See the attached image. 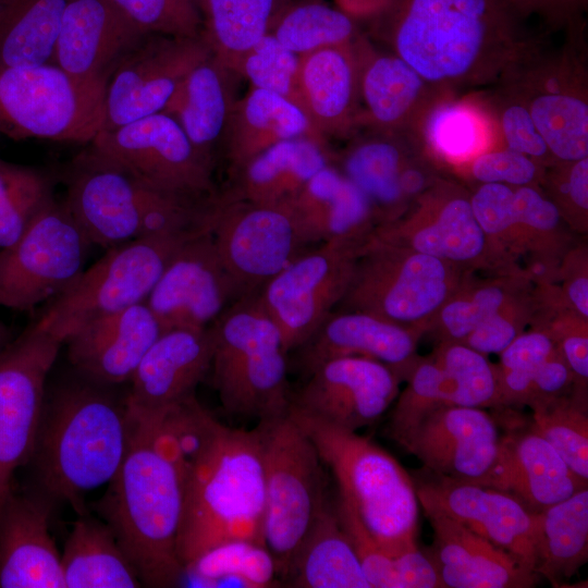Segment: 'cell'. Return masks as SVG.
I'll return each mask as SVG.
<instances>
[{"label":"cell","mask_w":588,"mask_h":588,"mask_svg":"<svg viewBox=\"0 0 588 588\" xmlns=\"http://www.w3.org/2000/svg\"><path fill=\"white\" fill-rule=\"evenodd\" d=\"M52 499L11 493L0 511V588H65L50 532Z\"/></svg>","instance_id":"f546056e"},{"label":"cell","mask_w":588,"mask_h":588,"mask_svg":"<svg viewBox=\"0 0 588 588\" xmlns=\"http://www.w3.org/2000/svg\"><path fill=\"white\" fill-rule=\"evenodd\" d=\"M143 33L198 37L203 17L191 0H111Z\"/></svg>","instance_id":"11a10c76"},{"label":"cell","mask_w":588,"mask_h":588,"mask_svg":"<svg viewBox=\"0 0 588 588\" xmlns=\"http://www.w3.org/2000/svg\"><path fill=\"white\" fill-rule=\"evenodd\" d=\"M93 243L64 201L51 199L25 232L0 250V306L29 311L83 272Z\"/></svg>","instance_id":"4fadbf2b"},{"label":"cell","mask_w":588,"mask_h":588,"mask_svg":"<svg viewBox=\"0 0 588 588\" xmlns=\"http://www.w3.org/2000/svg\"><path fill=\"white\" fill-rule=\"evenodd\" d=\"M501 438L483 408L450 405L425 414L396 442L433 474L486 486Z\"/></svg>","instance_id":"603a6c76"},{"label":"cell","mask_w":588,"mask_h":588,"mask_svg":"<svg viewBox=\"0 0 588 588\" xmlns=\"http://www.w3.org/2000/svg\"><path fill=\"white\" fill-rule=\"evenodd\" d=\"M546 168L529 157L505 147L485 151L458 172L477 184L540 187Z\"/></svg>","instance_id":"6f0895ef"},{"label":"cell","mask_w":588,"mask_h":588,"mask_svg":"<svg viewBox=\"0 0 588 588\" xmlns=\"http://www.w3.org/2000/svg\"><path fill=\"white\" fill-rule=\"evenodd\" d=\"M199 10L201 0H191Z\"/></svg>","instance_id":"003e7915"},{"label":"cell","mask_w":588,"mask_h":588,"mask_svg":"<svg viewBox=\"0 0 588 588\" xmlns=\"http://www.w3.org/2000/svg\"><path fill=\"white\" fill-rule=\"evenodd\" d=\"M241 297L207 223L174 254L145 303L163 331L205 329Z\"/></svg>","instance_id":"44dd1931"},{"label":"cell","mask_w":588,"mask_h":588,"mask_svg":"<svg viewBox=\"0 0 588 588\" xmlns=\"http://www.w3.org/2000/svg\"><path fill=\"white\" fill-rule=\"evenodd\" d=\"M585 32L586 26L565 32L560 47L535 37L498 82L527 106L558 162L588 158Z\"/></svg>","instance_id":"ba28073f"},{"label":"cell","mask_w":588,"mask_h":588,"mask_svg":"<svg viewBox=\"0 0 588 588\" xmlns=\"http://www.w3.org/2000/svg\"><path fill=\"white\" fill-rule=\"evenodd\" d=\"M363 32L351 16L321 0H295L280 15L271 34L297 56L352 44Z\"/></svg>","instance_id":"c3c4849f"},{"label":"cell","mask_w":588,"mask_h":588,"mask_svg":"<svg viewBox=\"0 0 588 588\" xmlns=\"http://www.w3.org/2000/svg\"><path fill=\"white\" fill-rule=\"evenodd\" d=\"M283 584L298 588H371L328 500L295 553Z\"/></svg>","instance_id":"f35d334b"},{"label":"cell","mask_w":588,"mask_h":588,"mask_svg":"<svg viewBox=\"0 0 588 588\" xmlns=\"http://www.w3.org/2000/svg\"><path fill=\"white\" fill-rule=\"evenodd\" d=\"M213 354L211 328H174L163 331L148 348L125 399L128 419L158 421L172 407L195 395L210 371Z\"/></svg>","instance_id":"cb8c5ba5"},{"label":"cell","mask_w":588,"mask_h":588,"mask_svg":"<svg viewBox=\"0 0 588 588\" xmlns=\"http://www.w3.org/2000/svg\"><path fill=\"white\" fill-rule=\"evenodd\" d=\"M299 137L327 143L294 102L275 93L252 87L232 106L221 150L230 171L235 173L271 146Z\"/></svg>","instance_id":"d590c367"},{"label":"cell","mask_w":588,"mask_h":588,"mask_svg":"<svg viewBox=\"0 0 588 588\" xmlns=\"http://www.w3.org/2000/svg\"><path fill=\"white\" fill-rule=\"evenodd\" d=\"M107 86L50 63L0 66V133L13 139L91 143L102 127Z\"/></svg>","instance_id":"7c38bea8"},{"label":"cell","mask_w":588,"mask_h":588,"mask_svg":"<svg viewBox=\"0 0 588 588\" xmlns=\"http://www.w3.org/2000/svg\"><path fill=\"white\" fill-rule=\"evenodd\" d=\"M352 45L299 56L298 107L324 139L348 135L359 127L357 69Z\"/></svg>","instance_id":"d6a6232c"},{"label":"cell","mask_w":588,"mask_h":588,"mask_svg":"<svg viewBox=\"0 0 588 588\" xmlns=\"http://www.w3.org/2000/svg\"><path fill=\"white\" fill-rule=\"evenodd\" d=\"M487 487L507 492L531 512H540L586 488L541 436L529 428L501 438Z\"/></svg>","instance_id":"1f68e13d"},{"label":"cell","mask_w":588,"mask_h":588,"mask_svg":"<svg viewBox=\"0 0 588 588\" xmlns=\"http://www.w3.org/2000/svg\"><path fill=\"white\" fill-rule=\"evenodd\" d=\"M488 91L482 89L481 94L494 118L502 146L529 157L544 168L558 162L524 101L500 83L489 87Z\"/></svg>","instance_id":"816d5d0a"},{"label":"cell","mask_w":588,"mask_h":588,"mask_svg":"<svg viewBox=\"0 0 588 588\" xmlns=\"http://www.w3.org/2000/svg\"><path fill=\"white\" fill-rule=\"evenodd\" d=\"M162 332L147 304L139 303L81 326L65 340L68 356L87 380L120 384L130 381Z\"/></svg>","instance_id":"83f0119b"},{"label":"cell","mask_w":588,"mask_h":588,"mask_svg":"<svg viewBox=\"0 0 588 588\" xmlns=\"http://www.w3.org/2000/svg\"><path fill=\"white\" fill-rule=\"evenodd\" d=\"M69 0H0V66L50 63Z\"/></svg>","instance_id":"7bdbcfd3"},{"label":"cell","mask_w":588,"mask_h":588,"mask_svg":"<svg viewBox=\"0 0 588 588\" xmlns=\"http://www.w3.org/2000/svg\"><path fill=\"white\" fill-rule=\"evenodd\" d=\"M66 184L65 206L93 245L106 249L198 228L215 199L196 201L155 189L91 149L74 161Z\"/></svg>","instance_id":"8992f818"},{"label":"cell","mask_w":588,"mask_h":588,"mask_svg":"<svg viewBox=\"0 0 588 588\" xmlns=\"http://www.w3.org/2000/svg\"><path fill=\"white\" fill-rule=\"evenodd\" d=\"M233 75L211 54L187 73L162 110L215 166L236 100L232 90Z\"/></svg>","instance_id":"8d00e7d4"},{"label":"cell","mask_w":588,"mask_h":588,"mask_svg":"<svg viewBox=\"0 0 588 588\" xmlns=\"http://www.w3.org/2000/svg\"><path fill=\"white\" fill-rule=\"evenodd\" d=\"M572 383L573 373L556 346L535 370L525 405L566 394Z\"/></svg>","instance_id":"be15d7a7"},{"label":"cell","mask_w":588,"mask_h":588,"mask_svg":"<svg viewBox=\"0 0 588 588\" xmlns=\"http://www.w3.org/2000/svg\"><path fill=\"white\" fill-rule=\"evenodd\" d=\"M65 588H138V574L107 523L81 516L61 553Z\"/></svg>","instance_id":"ab89813d"},{"label":"cell","mask_w":588,"mask_h":588,"mask_svg":"<svg viewBox=\"0 0 588 588\" xmlns=\"http://www.w3.org/2000/svg\"><path fill=\"white\" fill-rule=\"evenodd\" d=\"M529 280L522 273L464 284L442 305L429 330L442 341L463 342L485 319L527 295Z\"/></svg>","instance_id":"f6af8a7d"},{"label":"cell","mask_w":588,"mask_h":588,"mask_svg":"<svg viewBox=\"0 0 588 588\" xmlns=\"http://www.w3.org/2000/svg\"><path fill=\"white\" fill-rule=\"evenodd\" d=\"M414 135L438 168L457 171L478 155L503 147L481 90L441 97Z\"/></svg>","instance_id":"e575fe53"},{"label":"cell","mask_w":588,"mask_h":588,"mask_svg":"<svg viewBox=\"0 0 588 588\" xmlns=\"http://www.w3.org/2000/svg\"><path fill=\"white\" fill-rule=\"evenodd\" d=\"M335 7L360 26L379 15L393 0H334Z\"/></svg>","instance_id":"e7e4bbea"},{"label":"cell","mask_w":588,"mask_h":588,"mask_svg":"<svg viewBox=\"0 0 588 588\" xmlns=\"http://www.w3.org/2000/svg\"><path fill=\"white\" fill-rule=\"evenodd\" d=\"M283 205L308 244L346 242L363 246L377 226L364 194L332 162Z\"/></svg>","instance_id":"836d02e7"},{"label":"cell","mask_w":588,"mask_h":588,"mask_svg":"<svg viewBox=\"0 0 588 588\" xmlns=\"http://www.w3.org/2000/svg\"><path fill=\"white\" fill-rule=\"evenodd\" d=\"M555 347L552 335L539 328L519 333L500 353L497 368L501 406L526 404L535 370Z\"/></svg>","instance_id":"db71d44e"},{"label":"cell","mask_w":588,"mask_h":588,"mask_svg":"<svg viewBox=\"0 0 588 588\" xmlns=\"http://www.w3.org/2000/svg\"><path fill=\"white\" fill-rule=\"evenodd\" d=\"M540 188L568 226L587 231L588 158L559 161L547 167Z\"/></svg>","instance_id":"9f6ffc18"},{"label":"cell","mask_w":588,"mask_h":588,"mask_svg":"<svg viewBox=\"0 0 588 588\" xmlns=\"http://www.w3.org/2000/svg\"><path fill=\"white\" fill-rule=\"evenodd\" d=\"M211 54L203 35H147L108 82L101 131L161 112L187 73Z\"/></svg>","instance_id":"ffe728a7"},{"label":"cell","mask_w":588,"mask_h":588,"mask_svg":"<svg viewBox=\"0 0 588 588\" xmlns=\"http://www.w3.org/2000/svg\"><path fill=\"white\" fill-rule=\"evenodd\" d=\"M327 143L308 137L280 142L266 149L235 173V198L283 205L323 167L331 163Z\"/></svg>","instance_id":"74e56055"},{"label":"cell","mask_w":588,"mask_h":588,"mask_svg":"<svg viewBox=\"0 0 588 588\" xmlns=\"http://www.w3.org/2000/svg\"><path fill=\"white\" fill-rule=\"evenodd\" d=\"M441 369V406H500L498 368L469 346L442 341L431 355Z\"/></svg>","instance_id":"7dc6e473"},{"label":"cell","mask_w":588,"mask_h":588,"mask_svg":"<svg viewBox=\"0 0 588 588\" xmlns=\"http://www.w3.org/2000/svg\"><path fill=\"white\" fill-rule=\"evenodd\" d=\"M536 574L560 587L588 559V489L540 512H534Z\"/></svg>","instance_id":"60d3db41"},{"label":"cell","mask_w":588,"mask_h":588,"mask_svg":"<svg viewBox=\"0 0 588 588\" xmlns=\"http://www.w3.org/2000/svg\"><path fill=\"white\" fill-rule=\"evenodd\" d=\"M586 249L575 248L565 254L559 272L563 286L560 298L564 306L587 320L588 318V273Z\"/></svg>","instance_id":"6125c7cd"},{"label":"cell","mask_w":588,"mask_h":588,"mask_svg":"<svg viewBox=\"0 0 588 588\" xmlns=\"http://www.w3.org/2000/svg\"><path fill=\"white\" fill-rule=\"evenodd\" d=\"M569 367L575 391L586 394L588 379V334L587 320L569 311L548 327H543Z\"/></svg>","instance_id":"91938a15"},{"label":"cell","mask_w":588,"mask_h":588,"mask_svg":"<svg viewBox=\"0 0 588 588\" xmlns=\"http://www.w3.org/2000/svg\"><path fill=\"white\" fill-rule=\"evenodd\" d=\"M417 332L377 316L356 311L331 313L298 348V367L307 377L321 363L359 356L383 363L402 379L417 359Z\"/></svg>","instance_id":"4dcf8cb0"},{"label":"cell","mask_w":588,"mask_h":588,"mask_svg":"<svg viewBox=\"0 0 588 588\" xmlns=\"http://www.w3.org/2000/svg\"><path fill=\"white\" fill-rule=\"evenodd\" d=\"M146 36L111 0H69L50 64L78 79L108 84Z\"/></svg>","instance_id":"4316f807"},{"label":"cell","mask_w":588,"mask_h":588,"mask_svg":"<svg viewBox=\"0 0 588 588\" xmlns=\"http://www.w3.org/2000/svg\"><path fill=\"white\" fill-rule=\"evenodd\" d=\"M428 473L415 483L419 504L436 507L536 574L534 512L507 492Z\"/></svg>","instance_id":"d4e9b609"},{"label":"cell","mask_w":588,"mask_h":588,"mask_svg":"<svg viewBox=\"0 0 588 588\" xmlns=\"http://www.w3.org/2000/svg\"><path fill=\"white\" fill-rule=\"evenodd\" d=\"M206 225L107 248L37 320L64 343L84 323L146 302L174 254Z\"/></svg>","instance_id":"8fae6325"},{"label":"cell","mask_w":588,"mask_h":588,"mask_svg":"<svg viewBox=\"0 0 588 588\" xmlns=\"http://www.w3.org/2000/svg\"><path fill=\"white\" fill-rule=\"evenodd\" d=\"M338 162L336 168L368 200L377 226L400 218L441 175L412 133L368 128L351 142Z\"/></svg>","instance_id":"d6986e66"},{"label":"cell","mask_w":588,"mask_h":588,"mask_svg":"<svg viewBox=\"0 0 588 588\" xmlns=\"http://www.w3.org/2000/svg\"><path fill=\"white\" fill-rule=\"evenodd\" d=\"M90 144L94 152L155 189L196 201L218 196L213 182L216 166L162 111L102 130Z\"/></svg>","instance_id":"5bb4252c"},{"label":"cell","mask_w":588,"mask_h":588,"mask_svg":"<svg viewBox=\"0 0 588 588\" xmlns=\"http://www.w3.org/2000/svg\"><path fill=\"white\" fill-rule=\"evenodd\" d=\"M12 340L10 328L0 320V351Z\"/></svg>","instance_id":"03108f58"},{"label":"cell","mask_w":588,"mask_h":588,"mask_svg":"<svg viewBox=\"0 0 588 588\" xmlns=\"http://www.w3.org/2000/svg\"><path fill=\"white\" fill-rule=\"evenodd\" d=\"M525 21L537 17L548 30L567 32L586 25L588 0H509Z\"/></svg>","instance_id":"94428289"},{"label":"cell","mask_w":588,"mask_h":588,"mask_svg":"<svg viewBox=\"0 0 588 588\" xmlns=\"http://www.w3.org/2000/svg\"><path fill=\"white\" fill-rule=\"evenodd\" d=\"M218 255L243 296L262 286L308 244L286 205L218 195L208 212Z\"/></svg>","instance_id":"2e32d148"},{"label":"cell","mask_w":588,"mask_h":588,"mask_svg":"<svg viewBox=\"0 0 588 588\" xmlns=\"http://www.w3.org/2000/svg\"><path fill=\"white\" fill-rule=\"evenodd\" d=\"M335 511L371 588L439 587L431 562L419 549L394 556L375 541L355 512L340 498Z\"/></svg>","instance_id":"ee69618b"},{"label":"cell","mask_w":588,"mask_h":588,"mask_svg":"<svg viewBox=\"0 0 588 588\" xmlns=\"http://www.w3.org/2000/svg\"><path fill=\"white\" fill-rule=\"evenodd\" d=\"M532 298L527 294L481 321L461 342L483 354H500L519 333L534 311Z\"/></svg>","instance_id":"680465c9"},{"label":"cell","mask_w":588,"mask_h":588,"mask_svg":"<svg viewBox=\"0 0 588 588\" xmlns=\"http://www.w3.org/2000/svg\"><path fill=\"white\" fill-rule=\"evenodd\" d=\"M433 531L427 558L444 588H530L538 575L463 524L420 504Z\"/></svg>","instance_id":"f1b7e54d"},{"label":"cell","mask_w":588,"mask_h":588,"mask_svg":"<svg viewBox=\"0 0 588 588\" xmlns=\"http://www.w3.org/2000/svg\"><path fill=\"white\" fill-rule=\"evenodd\" d=\"M530 428L550 443L569 468L588 482V415L586 394L574 392L530 405Z\"/></svg>","instance_id":"681fc988"},{"label":"cell","mask_w":588,"mask_h":588,"mask_svg":"<svg viewBox=\"0 0 588 588\" xmlns=\"http://www.w3.org/2000/svg\"><path fill=\"white\" fill-rule=\"evenodd\" d=\"M360 106L359 127L416 134L433 103L445 96L395 53L363 32L353 41Z\"/></svg>","instance_id":"484cf974"},{"label":"cell","mask_w":588,"mask_h":588,"mask_svg":"<svg viewBox=\"0 0 588 588\" xmlns=\"http://www.w3.org/2000/svg\"><path fill=\"white\" fill-rule=\"evenodd\" d=\"M509 0H393L367 36L445 95L495 85L535 38Z\"/></svg>","instance_id":"6da1fadb"},{"label":"cell","mask_w":588,"mask_h":588,"mask_svg":"<svg viewBox=\"0 0 588 588\" xmlns=\"http://www.w3.org/2000/svg\"><path fill=\"white\" fill-rule=\"evenodd\" d=\"M370 238L438 257L467 271L514 272L478 224L469 189L442 174L400 218L378 225Z\"/></svg>","instance_id":"9a60e30c"},{"label":"cell","mask_w":588,"mask_h":588,"mask_svg":"<svg viewBox=\"0 0 588 588\" xmlns=\"http://www.w3.org/2000/svg\"><path fill=\"white\" fill-rule=\"evenodd\" d=\"M87 380L61 387L45 403L35 450L39 481L52 500L84 507V497L109 485L130 440L125 401Z\"/></svg>","instance_id":"3957f363"},{"label":"cell","mask_w":588,"mask_h":588,"mask_svg":"<svg viewBox=\"0 0 588 588\" xmlns=\"http://www.w3.org/2000/svg\"><path fill=\"white\" fill-rule=\"evenodd\" d=\"M62 344L36 320L0 351V511L15 471L33 456L47 377Z\"/></svg>","instance_id":"e0dca14e"},{"label":"cell","mask_w":588,"mask_h":588,"mask_svg":"<svg viewBox=\"0 0 588 588\" xmlns=\"http://www.w3.org/2000/svg\"><path fill=\"white\" fill-rule=\"evenodd\" d=\"M258 293L237 299L210 326V371L228 413L262 420L285 414L292 393L281 334Z\"/></svg>","instance_id":"52a82bcc"},{"label":"cell","mask_w":588,"mask_h":588,"mask_svg":"<svg viewBox=\"0 0 588 588\" xmlns=\"http://www.w3.org/2000/svg\"><path fill=\"white\" fill-rule=\"evenodd\" d=\"M53 198L46 172L0 159V250L12 245Z\"/></svg>","instance_id":"f907efd6"},{"label":"cell","mask_w":588,"mask_h":588,"mask_svg":"<svg viewBox=\"0 0 588 588\" xmlns=\"http://www.w3.org/2000/svg\"><path fill=\"white\" fill-rule=\"evenodd\" d=\"M264 519V466L256 430L220 422L211 439L184 463L179 537L184 569L200 554L226 541L244 539L265 544Z\"/></svg>","instance_id":"277c9868"},{"label":"cell","mask_w":588,"mask_h":588,"mask_svg":"<svg viewBox=\"0 0 588 588\" xmlns=\"http://www.w3.org/2000/svg\"><path fill=\"white\" fill-rule=\"evenodd\" d=\"M362 245L327 242L301 254L259 291L287 352L298 348L340 304Z\"/></svg>","instance_id":"ac0fdd59"},{"label":"cell","mask_w":588,"mask_h":588,"mask_svg":"<svg viewBox=\"0 0 588 588\" xmlns=\"http://www.w3.org/2000/svg\"><path fill=\"white\" fill-rule=\"evenodd\" d=\"M298 64L299 56L268 33L240 58L233 74L246 78L252 87L275 93L298 107Z\"/></svg>","instance_id":"f5cc1de1"},{"label":"cell","mask_w":588,"mask_h":588,"mask_svg":"<svg viewBox=\"0 0 588 588\" xmlns=\"http://www.w3.org/2000/svg\"><path fill=\"white\" fill-rule=\"evenodd\" d=\"M183 505L180 462L152 426L130 420L126 453L102 510L143 586L174 587L185 575L179 555Z\"/></svg>","instance_id":"7a4b0ae2"},{"label":"cell","mask_w":588,"mask_h":588,"mask_svg":"<svg viewBox=\"0 0 588 588\" xmlns=\"http://www.w3.org/2000/svg\"><path fill=\"white\" fill-rule=\"evenodd\" d=\"M206 587H277L281 583L269 549L250 540L220 543L196 558L185 567Z\"/></svg>","instance_id":"bcb514c9"},{"label":"cell","mask_w":588,"mask_h":588,"mask_svg":"<svg viewBox=\"0 0 588 588\" xmlns=\"http://www.w3.org/2000/svg\"><path fill=\"white\" fill-rule=\"evenodd\" d=\"M402 377L388 365L359 356L321 363L292 394L289 408L346 430L377 421L400 393Z\"/></svg>","instance_id":"7402d4cb"},{"label":"cell","mask_w":588,"mask_h":588,"mask_svg":"<svg viewBox=\"0 0 588 588\" xmlns=\"http://www.w3.org/2000/svg\"><path fill=\"white\" fill-rule=\"evenodd\" d=\"M338 482L340 499L375 541L399 556L418 549L419 501L414 479L389 452L356 431L289 408Z\"/></svg>","instance_id":"5b68a950"},{"label":"cell","mask_w":588,"mask_h":588,"mask_svg":"<svg viewBox=\"0 0 588 588\" xmlns=\"http://www.w3.org/2000/svg\"><path fill=\"white\" fill-rule=\"evenodd\" d=\"M469 277L470 271L438 257L369 237L339 310L367 313L421 335Z\"/></svg>","instance_id":"9c48e42d"},{"label":"cell","mask_w":588,"mask_h":588,"mask_svg":"<svg viewBox=\"0 0 588 588\" xmlns=\"http://www.w3.org/2000/svg\"><path fill=\"white\" fill-rule=\"evenodd\" d=\"M295 0H201V35L212 56L233 73L240 58L271 32Z\"/></svg>","instance_id":"b9f144b4"},{"label":"cell","mask_w":588,"mask_h":588,"mask_svg":"<svg viewBox=\"0 0 588 588\" xmlns=\"http://www.w3.org/2000/svg\"><path fill=\"white\" fill-rule=\"evenodd\" d=\"M265 480L264 541L283 583L305 535L327 501L322 461L286 412L255 428Z\"/></svg>","instance_id":"30bf717a"}]
</instances>
